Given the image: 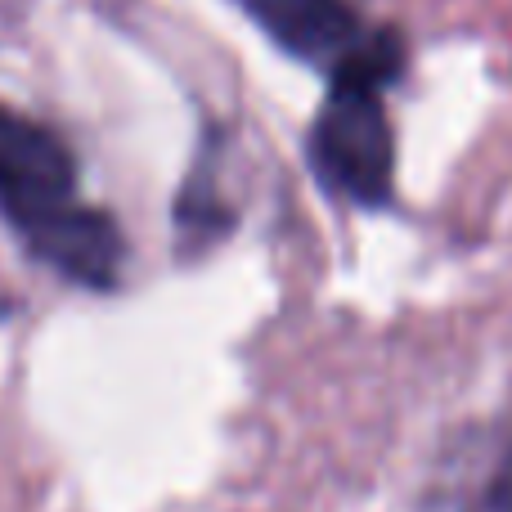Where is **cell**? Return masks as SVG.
<instances>
[{
    "mask_svg": "<svg viewBox=\"0 0 512 512\" xmlns=\"http://www.w3.org/2000/svg\"><path fill=\"white\" fill-rule=\"evenodd\" d=\"M243 14L292 59L333 68L364 36L360 18L346 0H234Z\"/></svg>",
    "mask_w": 512,
    "mask_h": 512,
    "instance_id": "obj_3",
    "label": "cell"
},
{
    "mask_svg": "<svg viewBox=\"0 0 512 512\" xmlns=\"http://www.w3.org/2000/svg\"><path fill=\"white\" fill-rule=\"evenodd\" d=\"M490 508L512 512V445H508L504 463H499V472H495V486H490Z\"/></svg>",
    "mask_w": 512,
    "mask_h": 512,
    "instance_id": "obj_5",
    "label": "cell"
},
{
    "mask_svg": "<svg viewBox=\"0 0 512 512\" xmlns=\"http://www.w3.org/2000/svg\"><path fill=\"white\" fill-rule=\"evenodd\" d=\"M212 162H198L194 176H189L185 194L176 203V225H180V239L185 243H212L216 234H225L234 225V212L212 194Z\"/></svg>",
    "mask_w": 512,
    "mask_h": 512,
    "instance_id": "obj_4",
    "label": "cell"
},
{
    "mask_svg": "<svg viewBox=\"0 0 512 512\" xmlns=\"http://www.w3.org/2000/svg\"><path fill=\"white\" fill-rule=\"evenodd\" d=\"M405 68L391 32H364L328 68V95L306 135L319 185L355 207H387L396 185V144L387 122V86Z\"/></svg>",
    "mask_w": 512,
    "mask_h": 512,
    "instance_id": "obj_2",
    "label": "cell"
},
{
    "mask_svg": "<svg viewBox=\"0 0 512 512\" xmlns=\"http://www.w3.org/2000/svg\"><path fill=\"white\" fill-rule=\"evenodd\" d=\"M0 216L50 270L81 288H113L122 230L77 189V158L45 122L0 104Z\"/></svg>",
    "mask_w": 512,
    "mask_h": 512,
    "instance_id": "obj_1",
    "label": "cell"
}]
</instances>
